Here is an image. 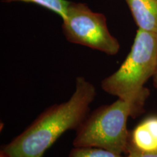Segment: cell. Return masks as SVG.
Returning a JSON list of instances; mask_svg holds the SVG:
<instances>
[{"mask_svg": "<svg viewBox=\"0 0 157 157\" xmlns=\"http://www.w3.org/2000/svg\"><path fill=\"white\" fill-rule=\"evenodd\" d=\"M63 20V32L68 42L115 56L120 44L110 33L106 18L83 3L70 2Z\"/></svg>", "mask_w": 157, "mask_h": 157, "instance_id": "4", "label": "cell"}, {"mask_svg": "<svg viewBox=\"0 0 157 157\" xmlns=\"http://www.w3.org/2000/svg\"><path fill=\"white\" fill-rule=\"evenodd\" d=\"M68 157H124L120 154L113 153L105 149L98 148H78L74 147Z\"/></svg>", "mask_w": 157, "mask_h": 157, "instance_id": "8", "label": "cell"}, {"mask_svg": "<svg viewBox=\"0 0 157 157\" xmlns=\"http://www.w3.org/2000/svg\"><path fill=\"white\" fill-rule=\"evenodd\" d=\"M157 68V34L137 29L130 52L119 69L101 82L105 93L144 105L150 95L145 84Z\"/></svg>", "mask_w": 157, "mask_h": 157, "instance_id": "3", "label": "cell"}, {"mask_svg": "<svg viewBox=\"0 0 157 157\" xmlns=\"http://www.w3.org/2000/svg\"><path fill=\"white\" fill-rule=\"evenodd\" d=\"M144 105L118 98L114 103L101 105L88 114L76 129L73 146L98 148L121 155L127 154L129 133L127 120L143 112Z\"/></svg>", "mask_w": 157, "mask_h": 157, "instance_id": "2", "label": "cell"}, {"mask_svg": "<svg viewBox=\"0 0 157 157\" xmlns=\"http://www.w3.org/2000/svg\"><path fill=\"white\" fill-rule=\"evenodd\" d=\"M96 94L93 83L76 77L75 91L68 101L44 110L1 151L8 157H42L64 132L82 124Z\"/></svg>", "mask_w": 157, "mask_h": 157, "instance_id": "1", "label": "cell"}, {"mask_svg": "<svg viewBox=\"0 0 157 157\" xmlns=\"http://www.w3.org/2000/svg\"><path fill=\"white\" fill-rule=\"evenodd\" d=\"M139 29L157 34V0H124Z\"/></svg>", "mask_w": 157, "mask_h": 157, "instance_id": "6", "label": "cell"}, {"mask_svg": "<svg viewBox=\"0 0 157 157\" xmlns=\"http://www.w3.org/2000/svg\"><path fill=\"white\" fill-rule=\"evenodd\" d=\"M0 157H8L7 155H5L3 152H0Z\"/></svg>", "mask_w": 157, "mask_h": 157, "instance_id": "11", "label": "cell"}, {"mask_svg": "<svg viewBox=\"0 0 157 157\" xmlns=\"http://www.w3.org/2000/svg\"><path fill=\"white\" fill-rule=\"evenodd\" d=\"M152 78H153V85H154V87L156 88L157 90V68H156V71H155L154 75Z\"/></svg>", "mask_w": 157, "mask_h": 157, "instance_id": "10", "label": "cell"}, {"mask_svg": "<svg viewBox=\"0 0 157 157\" xmlns=\"http://www.w3.org/2000/svg\"><path fill=\"white\" fill-rule=\"evenodd\" d=\"M129 148L143 152L157 151V117L146 118L130 132Z\"/></svg>", "mask_w": 157, "mask_h": 157, "instance_id": "5", "label": "cell"}, {"mask_svg": "<svg viewBox=\"0 0 157 157\" xmlns=\"http://www.w3.org/2000/svg\"><path fill=\"white\" fill-rule=\"evenodd\" d=\"M125 157H157V151L143 152L133 148H129Z\"/></svg>", "mask_w": 157, "mask_h": 157, "instance_id": "9", "label": "cell"}, {"mask_svg": "<svg viewBox=\"0 0 157 157\" xmlns=\"http://www.w3.org/2000/svg\"><path fill=\"white\" fill-rule=\"evenodd\" d=\"M7 2H23L33 3L56 13L63 19L66 16L71 2L67 0H7Z\"/></svg>", "mask_w": 157, "mask_h": 157, "instance_id": "7", "label": "cell"}]
</instances>
